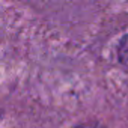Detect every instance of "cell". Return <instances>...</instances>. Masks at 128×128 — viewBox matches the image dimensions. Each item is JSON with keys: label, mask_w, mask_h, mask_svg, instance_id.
Here are the masks:
<instances>
[{"label": "cell", "mask_w": 128, "mask_h": 128, "mask_svg": "<svg viewBox=\"0 0 128 128\" xmlns=\"http://www.w3.org/2000/svg\"><path fill=\"white\" fill-rule=\"evenodd\" d=\"M118 60L128 68V33L124 35L118 44Z\"/></svg>", "instance_id": "cell-1"}, {"label": "cell", "mask_w": 128, "mask_h": 128, "mask_svg": "<svg viewBox=\"0 0 128 128\" xmlns=\"http://www.w3.org/2000/svg\"><path fill=\"white\" fill-rule=\"evenodd\" d=\"M74 128H106V126H102V125L98 124V122H83V124L76 125Z\"/></svg>", "instance_id": "cell-2"}]
</instances>
